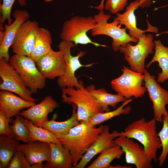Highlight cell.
I'll return each instance as SVG.
<instances>
[{"label": "cell", "mask_w": 168, "mask_h": 168, "mask_svg": "<svg viewBox=\"0 0 168 168\" xmlns=\"http://www.w3.org/2000/svg\"><path fill=\"white\" fill-rule=\"evenodd\" d=\"M18 141L5 135L0 136V168L8 167L9 163L20 144Z\"/></svg>", "instance_id": "cell-26"}, {"label": "cell", "mask_w": 168, "mask_h": 168, "mask_svg": "<svg viewBox=\"0 0 168 168\" xmlns=\"http://www.w3.org/2000/svg\"><path fill=\"white\" fill-rule=\"evenodd\" d=\"M12 15L14 18L10 24H5L4 34L3 40L0 44V59L5 58L8 62L10 58L9 49L11 46L16 34L21 25L29 20L30 15L25 10L17 9L14 11Z\"/></svg>", "instance_id": "cell-16"}, {"label": "cell", "mask_w": 168, "mask_h": 168, "mask_svg": "<svg viewBox=\"0 0 168 168\" xmlns=\"http://www.w3.org/2000/svg\"><path fill=\"white\" fill-rule=\"evenodd\" d=\"M154 42V55L145 67L148 68L153 63L157 62L161 72L158 73L157 82L163 83L168 79V47L164 45L160 40H155Z\"/></svg>", "instance_id": "cell-23"}, {"label": "cell", "mask_w": 168, "mask_h": 168, "mask_svg": "<svg viewBox=\"0 0 168 168\" xmlns=\"http://www.w3.org/2000/svg\"><path fill=\"white\" fill-rule=\"evenodd\" d=\"M15 94L8 91H0V111L9 119L35 104V102L26 100Z\"/></svg>", "instance_id": "cell-18"}, {"label": "cell", "mask_w": 168, "mask_h": 168, "mask_svg": "<svg viewBox=\"0 0 168 168\" xmlns=\"http://www.w3.org/2000/svg\"><path fill=\"white\" fill-rule=\"evenodd\" d=\"M155 47L153 37L151 34L144 33L137 44L130 42L120 47L119 51L124 55V59L132 70L143 74L145 69L146 59L153 53Z\"/></svg>", "instance_id": "cell-5"}, {"label": "cell", "mask_w": 168, "mask_h": 168, "mask_svg": "<svg viewBox=\"0 0 168 168\" xmlns=\"http://www.w3.org/2000/svg\"><path fill=\"white\" fill-rule=\"evenodd\" d=\"M79 82L80 85L79 88H61L62 100L65 103L76 105L77 119L79 123L89 122L94 114L105 112L96 98L86 89L83 82L79 80Z\"/></svg>", "instance_id": "cell-3"}, {"label": "cell", "mask_w": 168, "mask_h": 168, "mask_svg": "<svg viewBox=\"0 0 168 168\" xmlns=\"http://www.w3.org/2000/svg\"><path fill=\"white\" fill-rule=\"evenodd\" d=\"M110 14H105L103 10L95 15L93 18L96 21L95 27L91 31L92 36L105 35L110 37L113 40L112 48L115 51H119V48L131 42L137 43L138 40L131 37L126 32V29L121 28L118 22L114 20L113 22L108 23L110 17Z\"/></svg>", "instance_id": "cell-6"}, {"label": "cell", "mask_w": 168, "mask_h": 168, "mask_svg": "<svg viewBox=\"0 0 168 168\" xmlns=\"http://www.w3.org/2000/svg\"><path fill=\"white\" fill-rule=\"evenodd\" d=\"M36 66L46 79H53L63 76L66 69V62L62 52L53 50L35 62Z\"/></svg>", "instance_id": "cell-14"}, {"label": "cell", "mask_w": 168, "mask_h": 168, "mask_svg": "<svg viewBox=\"0 0 168 168\" xmlns=\"http://www.w3.org/2000/svg\"><path fill=\"white\" fill-rule=\"evenodd\" d=\"M157 121L154 117L147 121L142 118L132 122L118 136H123L135 139L142 145L150 162L157 161V152L161 148V142L157 132Z\"/></svg>", "instance_id": "cell-2"}, {"label": "cell", "mask_w": 168, "mask_h": 168, "mask_svg": "<svg viewBox=\"0 0 168 168\" xmlns=\"http://www.w3.org/2000/svg\"><path fill=\"white\" fill-rule=\"evenodd\" d=\"M133 100V99L132 98L126 99L121 105L113 111L94 114L89 119V123L92 126H95L116 116L129 114L131 110V106L128 105L124 107Z\"/></svg>", "instance_id": "cell-28"}, {"label": "cell", "mask_w": 168, "mask_h": 168, "mask_svg": "<svg viewBox=\"0 0 168 168\" xmlns=\"http://www.w3.org/2000/svg\"><path fill=\"white\" fill-rule=\"evenodd\" d=\"M72 107V113L69 119L63 121L57 122L55 121L57 116L55 114L51 120L44 122L42 124L41 127L54 134L58 139L67 134L72 127L80 123L77 119L76 112L77 106L73 104Z\"/></svg>", "instance_id": "cell-22"}, {"label": "cell", "mask_w": 168, "mask_h": 168, "mask_svg": "<svg viewBox=\"0 0 168 168\" xmlns=\"http://www.w3.org/2000/svg\"><path fill=\"white\" fill-rule=\"evenodd\" d=\"M124 152L127 164L134 165L137 168H152L143 147L134 142L133 139L119 136L114 140Z\"/></svg>", "instance_id": "cell-13"}, {"label": "cell", "mask_w": 168, "mask_h": 168, "mask_svg": "<svg viewBox=\"0 0 168 168\" xmlns=\"http://www.w3.org/2000/svg\"><path fill=\"white\" fill-rule=\"evenodd\" d=\"M8 168H33L23 153L18 150L11 158Z\"/></svg>", "instance_id": "cell-33"}, {"label": "cell", "mask_w": 168, "mask_h": 168, "mask_svg": "<svg viewBox=\"0 0 168 168\" xmlns=\"http://www.w3.org/2000/svg\"><path fill=\"white\" fill-rule=\"evenodd\" d=\"M104 125L98 128L89 122H82L72 127L66 135L58 138L70 153L74 167L102 131Z\"/></svg>", "instance_id": "cell-1"}, {"label": "cell", "mask_w": 168, "mask_h": 168, "mask_svg": "<svg viewBox=\"0 0 168 168\" xmlns=\"http://www.w3.org/2000/svg\"><path fill=\"white\" fill-rule=\"evenodd\" d=\"M95 25L96 21L91 16H75L64 22L60 37L62 40L72 42L75 45L91 44L96 47H108L93 41L87 36V32Z\"/></svg>", "instance_id": "cell-4"}, {"label": "cell", "mask_w": 168, "mask_h": 168, "mask_svg": "<svg viewBox=\"0 0 168 168\" xmlns=\"http://www.w3.org/2000/svg\"><path fill=\"white\" fill-rule=\"evenodd\" d=\"M167 6H168V5ZM168 34V31H165L163 32H162L161 33H160L157 34H156V36H159L162 35V34Z\"/></svg>", "instance_id": "cell-39"}, {"label": "cell", "mask_w": 168, "mask_h": 168, "mask_svg": "<svg viewBox=\"0 0 168 168\" xmlns=\"http://www.w3.org/2000/svg\"><path fill=\"white\" fill-rule=\"evenodd\" d=\"M144 86L153 105L154 118L157 121H162L163 116H168L166 106L168 105V91L162 88L146 69L143 73Z\"/></svg>", "instance_id": "cell-11"}, {"label": "cell", "mask_w": 168, "mask_h": 168, "mask_svg": "<svg viewBox=\"0 0 168 168\" xmlns=\"http://www.w3.org/2000/svg\"><path fill=\"white\" fill-rule=\"evenodd\" d=\"M23 120L28 128L33 141L61 144L56 136L51 132L43 128L36 126L30 121L24 118L23 117Z\"/></svg>", "instance_id": "cell-29"}, {"label": "cell", "mask_w": 168, "mask_h": 168, "mask_svg": "<svg viewBox=\"0 0 168 168\" xmlns=\"http://www.w3.org/2000/svg\"><path fill=\"white\" fill-rule=\"evenodd\" d=\"M16 0H2V3L0 4V9L1 16H0V25L2 26L6 20L8 24L12 22L13 20L11 17V12L12 6ZM20 5L21 7L27 5V0H17Z\"/></svg>", "instance_id": "cell-32"}, {"label": "cell", "mask_w": 168, "mask_h": 168, "mask_svg": "<svg viewBox=\"0 0 168 168\" xmlns=\"http://www.w3.org/2000/svg\"><path fill=\"white\" fill-rule=\"evenodd\" d=\"M51 34L47 29L39 27L35 39V47L30 57L36 62L41 57L52 51Z\"/></svg>", "instance_id": "cell-24"}, {"label": "cell", "mask_w": 168, "mask_h": 168, "mask_svg": "<svg viewBox=\"0 0 168 168\" xmlns=\"http://www.w3.org/2000/svg\"><path fill=\"white\" fill-rule=\"evenodd\" d=\"M124 154V152L121 147L116 145L102 152L98 157L87 168H109L113 160L119 159Z\"/></svg>", "instance_id": "cell-27"}, {"label": "cell", "mask_w": 168, "mask_h": 168, "mask_svg": "<svg viewBox=\"0 0 168 168\" xmlns=\"http://www.w3.org/2000/svg\"><path fill=\"white\" fill-rule=\"evenodd\" d=\"M10 119L8 118L0 111V135H5L12 138L10 125L9 124Z\"/></svg>", "instance_id": "cell-35"}, {"label": "cell", "mask_w": 168, "mask_h": 168, "mask_svg": "<svg viewBox=\"0 0 168 168\" xmlns=\"http://www.w3.org/2000/svg\"><path fill=\"white\" fill-rule=\"evenodd\" d=\"M105 0H101L100 4L98 6L94 7L95 9L100 10H103L104 9V2Z\"/></svg>", "instance_id": "cell-37"}, {"label": "cell", "mask_w": 168, "mask_h": 168, "mask_svg": "<svg viewBox=\"0 0 168 168\" xmlns=\"http://www.w3.org/2000/svg\"><path fill=\"white\" fill-rule=\"evenodd\" d=\"M122 74L112 80V88L126 99L133 97H142L147 91L145 86L143 74L134 71L124 66Z\"/></svg>", "instance_id": "cell-7"}, {"label": "cell", "mask_w": 168, "mask_h": 168, "mask_svg": "<svg viewBox=\"0 0 168 168\" xmlns=\"http://www.w3.org/2000/svg\"><path fill=\"white\" fill-rule=\"evenodd\" d=\"M10 125L12 137L18 141L27 143L34 141L31 138L29 129L24 122L23 117L19 114L16 115Z\"/></svg>", "instance_id": "cell-30"}, {"label": "cell", "mask_w": 168, "mask_h": 168, "mask_svg": "<svg viewBox=\"0 0 168 168\" xmlns=\"http://www.w3.org/2000/svg\"><path fill=\"white\" fill-rule=\"evenodd\" d=\"M139 7L143 9L150 7L152 4V2L155 0H138Z\"/></svg>", "instance_id": "cell-36"}, {"label": "cell", "mask_w": 168, "mask_h": 168, "mask_svg": "<svg viewBox=\"0 0 168 168\" xmlns=\"http://www.w3.org/2000/svg\"><path fill=\"white\" fill-rule=\"evenodd\" d=\"M86 88L96 98L105 112L110 111L109 106L114 108L119 103L124 102L126 99L117 94H113L109 93L104 88L96 89L95 86L93 84L87 86Z\"/></svg>", "instance_id": "cell-25"}, {"label": "cell", "mask_w": 168, "mask_h": 168, "mask_svg": "<svg viewBox=\"0 0 168 168\" xmlns=\"http://www.w3.org/2000/svg\"><path fill=\"white\" fill-rule=\"evenodd\" d=\"M39 27L38 23L35 21L29 20L23 23L18 30L11 46L12 52L30 57Z\"/></svg>", "instance_id": "cell-12"}, {"label": "cell", "mask_w": 168, "mask_h": 168, "mask_svg": "<svg viewBox=\"0 0 168 168\" xmlns=\"http://www.w3.org/2000/svg\"><path fill=\"white\" fill-rule=\"evenodd\" d=\"M75 44L72 42L62 40L58 47L64 57L66 62V69L64 75L59 77L57 84L62 88L67 87L79 88L80 85L75 74L76 71L82 67H91L94 63L83 65L81 63L80 58L86 53L85 51L80 52L75 56L71 54V49L74 46Z\"/></svg>", "instance_id": "cell-9"}, {"label": "cell", "mask_w": 168, "mask_h": 168, "mask_svg": "<svg viewBox=\"0 0 168 168\" xmlns=\"http://www.w3.org/2000/svg\"><path fill=\"white\" fill-rule=\"evenodd\" d=\"M138 7V0L133 1L127 6L125 11L123 13H116V16L114 19L117 21L119 24L124 25L125 28L128 30V35L131 37L138 40L145 32L150 31L157 33L158 31L156 27L145 30L137 28L134 12Z\"/></svg>", "instance_id": "cell-20"}, {"label": "cell", "mask_w": 168, "mask_h": 168, "mask_svg": "<svg viewBox=\"0 0 168 168\" xmlns=\"http://www.w3.org/2000/svg\"><path fill=\"white\" fill-rule=\"evenodd\" d=\"M9 62L17 71L33 94L45 87L46 79L31 57L15 54L10 58Z\"/></svg>", "instance_id": "cell-8"}, {"label": "cell", "mask_w": 168, "mask_h": 168, "mask_svg": "<svg viewBox=\"0 0 168 168\" xmlns=\"http://www.w3.org/2000/svg\"><path fill=\"white\" fill-rule=\"evenodd\" d=\"M54 0H44V2H52Z\"/></svg>", "instance_id": "cell-40"}, {"label": "cell", "mask_w": 168, "mask_h": 168, "mask_svg": "<svg viewBox=\"0 0 168 168\" xmlns=\"http://www.w3.org/2000/svg\"><path fill=\"white\" fill-rule=\"evenodd\" d=\"M18 150L23 153L32 167L37 164L42 163L44 161L48 162L50 159L51 149L48 143L34 141L20 144Z\"/></svg>", "instance_id": "cell-19"}, {"label": "cell", "mask_w": 168, "mask_h": 168, "mask_svg": "<svg viewBox=\"0 0 168 168\" xmlns=\"http://www.w3.org/2000/svg\"><path fill=\"white\" fill-rule=\"evenodd\" d=\"M49 144L51 149L50 159L43 165L44 168H74L70 153L67 147L62 144Z\"/></svg>", "instance_id": "cell-21"}, {"label": "cell", "mask_w": 168, "mask_h": 168, "mask_svg": "<svg viewBox=\"0 0 168 168\" xmlns=\"http://www.w3.org/2000/svg\"><path fill=\"white\" fill-rule=\"evenodd\" d=\"M119 133L114 130L110 133L109 127L104 125L102 131L96 141L89 148L74 168H84L96 155L100 153L105 149L116 145L114 140L118 137Z\"/></svg>", "instance_id": "cell-15"}, {"label": "cell", "mask_w": 168, "mask_h": 168, "mask_svg": "<svg viewBox=\"0 0 168 168\" xmlns=\"http://www.w3.org/2000/svg\"><path fill=\"white\" fill-rule=\"evenodd\" d=\"M58 105V103L52 96H48L39 103L35 104L19 114L32 122L37 126L48 120V115Z\"/></svg>", "instance_id": "cell-17"}, {"label": "cell", "mask_w": 168, "mask_h": 168, "mask_svg": "<svg viewBox=\"0 0 168 168\" xmlns=\"http://www.w3.org/2000/svg\"><path fill=\"white\" fill-rule=\"evenodd\" d=\"M1 91H10L23 99L35 102L39 100L32 97V92L28 87L17 71L5 58L0 59Z\"/></svg>", "instance_id": "cell-10"}, {"label": "cell", "mask_w": 168, "mask_h": 168, "mask_svg": "<svg viewBox=\"0 0 168 168\" xmlns=\"http://www.w3.org/2000/svg\"><path fill=\"white\" fill-rule=\"evenodd\" d=\"M109 168H131L130 166H121L120 165H117L115 166H110Z\"/></svg>", "instance_id": "cell-38"}, {"label": "cell", "mask_w": 168, "mask_h": 168, "mask_svg": "<svg viewBox=\"0 0 168 168\" xmlns=\"http://www.w3.org/2000/svg\"><path fill=\"white\" fill-rule=\"evenodd\" d=\"M162 122V128L158 133L162 148L161 152L157 159L160 167L163 165L168 155V115L163 116Z\"/></svg>", "instance_id": "cell-31"}, {"label": "cell", "mask_w": 168, "mask_h": 168, "mask_svg": "<svg viewBox=\"0 0 168 168\" xmlns=\"http://www.w3.org/2000/svg\"><path fill=\"white\" fill-rule=\"evenodd\" d=\"M128 0H107L104 8L110 13L116 14L128 6Z\"/></svg>", "instance_id": "cell-34"}]
</instances>
